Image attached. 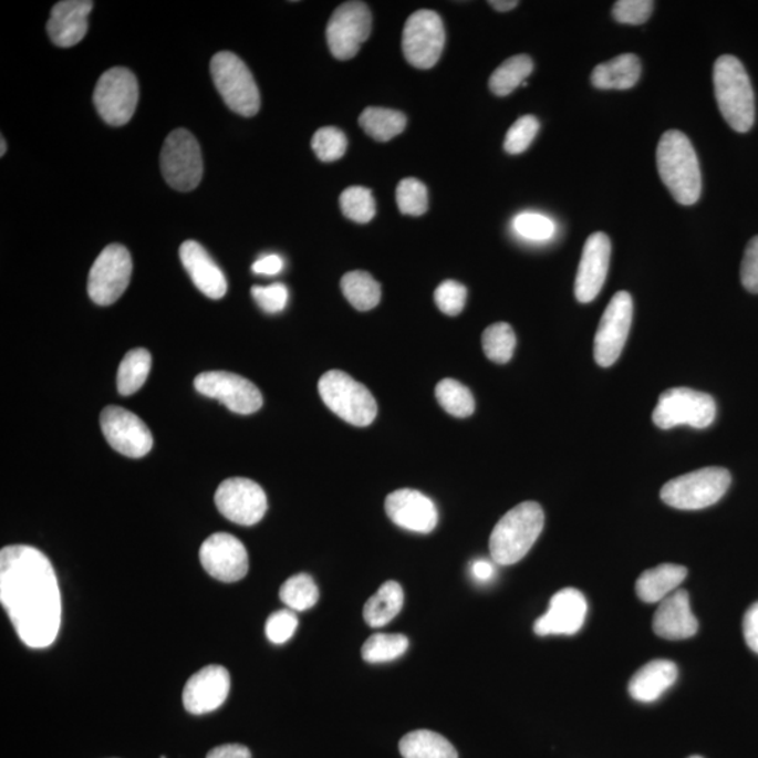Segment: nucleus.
Listing matches in <instances>:
<instances>
[{
  "instance_id": "nucleus-1",
  "label": "nucleus",
  "mask_w": 758,
  "mask_h": 758,
  "mask_svg": "<svg viewBox=\"0 0 758 758\" xmlns=\"http://www.w3.org/2000/svg\"><path fill=\"white\" fill-rule=\"evenodd\" d=\"M0 601L15 634L33 650H45L60 634L62 603L50 559L33 547L0 551Z\"/></svg>"
},
{
  "instance_id": "nucleus-2",
  "label": "nucleus",
  "mask_w": 758,
  "mask_h": 758,
  "mask_svg": "<svg viewBox=\"0 0 758 758\" xmlns=\"http://www.w3.org/2000/svg\"><path fill=\"white\" fill-rule=\"evenodd\" d=\"M658 176L682 206H693L703 191V177L692 141L682 131L671 129L658 141Z\"/></svg>"
},
{
  "instance_id": "nucleus-3",
  "label": "nucleus",
  "mask_w": 758,
  "mask_h": 758,
  "mask_svg": "<svg viewBox=\"0 0 758 758\" xmlns=\"http://www.w3.org/2000/svg\"><path fill=\"white\" fill-rule=\"evenodd\" d=\"M546 525L542 507L536 501H525L501 517L491 531L489 549L491 559L510 567L520 562L534 547Z\"/></svg>"
},
{
  "instance_id": "nucleus-4",
  "label": "nucleus",
  "mask_w": 758,
  "mask_h": 758,
  "mask_svg": "<svg viewBox=\"0 0 758 758\" xmlns=\"http://www.w3.org/2000/svg\"><path fill=\"white\" fill-rule=\"evenodd\" d=\"M715 97L725 122L736 133L755 125V93L744 64L734 55H723L714 65Z\"/></svg>"
},
{
  "instance_id": "nucleus-5",
  "label": "nucleus",
  "mask_w": 758,
  "mask_h": 758,
  "mask_svg": "<svg viewBox=\"0 0 758 758\" xmlns=\"http://www.w3.org/2000/svg\"><path fill=\"white\" fill-rule=\"evenodd\" d=\"M319 395L340 419L357 427L370 426L378 406L373 394L343 371H328L319 380Z\"/></svg>"
},
{
  "instance_id": "nucleus-6",
  "label": "nucleus",
  "mask_w": 758,
  "mask_h": 758,
  "mask_svg": "<svg viewBox=\"0 0 758 758\" xmlns=\"http://www.w3.org/2000/svg\"><path fill=\"white\" fill-rule=\"evenodd\" d=\"M730 484L728 469L700 468L668 480L661 490V498L667 506L678 510L707 509L724 498Z\"/></svg>"
},
{
  "instance_id": "nucleus-7",
  "label": "nucleus",
  "mask_w": 758,
  "mask_h": 758,
  "mask_svg": "<svg viewBox=\"0 0 758 758\" xmlns=\"http://www.w3.org/2000/svg\"><path fill=\"white\" fill-rule=\"evenodd\" d=\"M211 76L225 104L243 117H253L260 110V93L252 72L238 55L218 52L211 60Z\"/></svg>"
},
{
  "instance_id": "nucleus-8",
  "label": "nucleus",
  "mask_w": 758,
  "mask_h": 758,
  "mask_svg": "<svg viewBox=\"0 0 758 758\" xmlns=\"http://www.w3.org/2000/svg\"><path fill=\"white\" fill-rule=\"evenodd\" d=\"M716 417L713 396L692 388H671L658 396L652 419L658 428L671 430L677 426L707 428Z\"/></svg>"
},
{
  "instance_id": "nucleus-9",
  "label": "nucleus",
  "mask_w": 758,
  "mask_h": 758,
  "mask_svg": "<svg viewBox=\"0 0 758 758\" xmlns=\"http://www.w3.org/2000/svg\"><path fill=\"white\" fill-rule=\"evenodd\" d=\"M160 169L175 190L191 191L203 179V156L195 135L185 128L172 131L160 152Z\"/></svg>"
},
{
  "instance_id": "nucleus-10",
  "label": "nucleus",
  "mask_w": 758,
  "mask_h": 758,
  "mask_svg": "<svg viewBox=\"0 0 758 758\" xmlns=\"http://www.w3.org/2000/svg\"><path fill=\"white\" fill-rule=\"evenodd\" d=\"M138 98L137 77L127 68H113L104 72L93 94L97 113L113 127H122L133 118Z\"/></svg>"
},
{
  "instance_id": "nucleus-11",
  "label": "nucleus",
  "mask_w": 758,
  "mask_h": 758,
  "mask_svg": "<svg viewBox=\"0 0 758 758\" xmlns=\"http://www.w3.org/2000/svg\"><path fill=\"white\" fill-rule=\"evenodd\" d=\"M133 273V259L123 245L113 243L103 249L89 273L87 292L94 303L112 305L124 294Z\"/></svg>"
},
{
  "instance_id": "nucleus-12",
  "label": "nucleus",
  "mask_w": 758,
  "mask_h": 758,
  "mask_svg": "<svg viewBox=\"0 0 758 758\" xmlns=\"http://www.w3.org/2000/svg\"><path fill=\"white\" fill-rule=\"evenodd\" d=\"M446 30L440 15L433 10L413 13L405 24L402 49L412 66L430 70L442 59Z\"/></svg>"
},
{
  "instance_id": "nucleus-13",
  "label": "nucleus",
  "mask_w": 758,
  "mask_h": 758,
  "mask_svg": "<svg viewBox=\"0 0 758 758\" xmlns=\"http://www.w3.org/2000/svg\"><path fill=\"white\" fill-rule=\"evenodd\" d=\"M373 29V15L363 2H346L334 10L326 29L329 50L334 59L347 61L359 54Z\"/></svg>"
},
{
  "instance_id": "nucleus-14",
  "label": "nucleus",
  "mask_w": 758,
  "mask_h": 758,
  "mask_svg": "<svg viewBox=\"0 0 758 758\" xmlns=\"http://www.w3.org/2000/svg\"><path fill=\"white\" fill-rule=\"evenodd\" d=\"M632 318L634 301L630 292H616L601 316L594 338V359L600 367H611L620 359L629 339Z\"/></svg>"
},
{
  "instance_id": "nucleus-15",
  "label": "nucleus",
  "mask_w": 758,
  "mask_h": 758,
  "mask_svg": "<svg viewBox=\"0 0 758 758\" xmlns=\"http://www.w3.org/2000/svg\"><path fill=\"white\" fill-rule=\"evenodd\" d=\"M198 394L212 397L238 415H252L263 406L258 386L243 376L227 371H208L196 376Z\"/></svg>"
},
{
  "instance_id": "nucleus-16",
  "label": "nucleus",
  "mask_w": 758,
  "mask_h": 758,
  "mask_svg": "<svg viewBox=\"0 0 758 758\" xmlns=\"http://www.w3.org/2000/svg\"><path fill=\"white\" fill-rule=\"evenodd\" d=\"M216 505L219 513L235 525L255 526L268 511V496L252 479L229 478L218 486Z\"/></svg>"
},
{
  "instance_id": "nucleus-17",
  "label": "nucleus",
  "mask_w": 758,
  "mask_h": 758,
  "mask_svg": "<svg viewBox=\"0 0 758 758\" xmlns=\"http://www.w3.org/2000/svg\"><path fill=\"white\" fill-rule=\"evenodd\" d=\"M101 427L110 446L125 457L143 458L154 447V437L148 426L124 407H104Z\"/></svg>"
},
{
  "instance_id": "nucleus-18",
  "label": "nucleus",
  "mask_w": 758,
  "mask_h": 758,
  "mask_svg": "<svg viewBox=\"0 0 758 758\" xmlns=\"http://www.w3.org/2000/svg\"><path fill=\"white\" fill-rule=\"evenodd\" d=\"M200 562L210 577L225 583L239 582L249 571L248 551L227 532H217L203 542Z\"/></svg>"
},
{
  "instance_id": "nucleus-19",
  "label": "nucleus",
  "mask_w": 758,
  "mask_h": 758,
  "mask_svg": "<svg viewBox=\"0 0 758 758\" xmlns=\"http://www.w3.org/2000/svg\"><path fill=\"white\" fill-rule=\"evenodd\" d=\"M588 615V601L577 589L568 588L549 601L548 611L536 621L538 636L577 635L583 629Z\"/></svg>"
},
{
  "instance_id": "nucleus-20",
  "label": "nucleus",
  "mask_w": 758,
  "mask_h": 758,
  "mask_svg": "<svg viewBox=\"0 0 758 758\" xmlns=\"http://www.w3.org/2000/svg\"><path fill=\"white\" fill-rule=\"evenodd\" d=\"M231 689V676L227 668L210 665L193 674L183 689V705L191 715H206L218 709L227 700Z\"/></svg>"
},
{
  "instance_id": "nucleus-21",
  "label": "nucleus",
  "mask_w": 758,
  "mask_h": 758,
  "mask_svg": "<svg viewBox=\"0 0 758 758\" xmlns=\"http://www.w3.org/2000/svg\"><path fill=\"white\" fill-rule=\"evenodd\" d=\"M610 259V238L604 232L590 235L584 243L574 282V295L579 302L589 303L598 298L609 273Z\"/></svg>"
},
{
  "instance_id": "nucleus-22",
  "label": "nucleus",
  "mask_w": 758,
  "mask_h": 758,
  "mask_svg": "<svg viewBox=\"0 0 758 758\" xmlns=\"http://www.w3.org/2000/svg\"><path fill=\"white\" fill-rule=\"evenodd\" d=\"M385 510L397 527L405 528L407 531L428 534L437 527V507L419 490L392 491L385 500Z\"/></svg>"
},
{
  "instance_id": "nucleus-23",
  "label": "nucleus",
  "mask_w": 758,
  "mask_h": 758,
  "mask_svg": "<svg viewBox=\"0 0 758 758\" xmlns=\"http://www.w3.org/2000/svg\"><path fill=\"white\" fill-rule=\"evenodd\" d=\"M657 636L668 641L688 640L697 634L698 621L689 605V594L686 590H676L658 603L652 622Z\"/></svg>"
},
{
  "instance_id": "nucleus-24",
  "label": "nucleus",
  "mask_w": 758,
  "mask_h": 758,
  "mask_svg": "<svg viewBox=\"0 0 758 758\" xmlns=\"http://www.w3.org/2000/svg\"><path fill=\"white\" fill-rule=\"evenodd\" d=\"M92 9L91 0H64L56 3L46 23L52 43L62 49L81 43L87 33V18Z\"/></svg>"
},
{
  "instance_id": "nucleus-25",
  "label": "nucleus",
  "mask_w": 758,
  "mask_h": 758,
  "mask_svg": "<svg viewBox=\"0 0 758 758\" xmlns=\"http://www.w3.org/2000/svg\"><path fill=\"white\" fill-rule=\"evenodd\" d=\"M180 260L193 282L204 295L221 300L227 294L228 282L222 270L196 240H186L180 246Z\"/></svg>"
},
{
  "instance_id": "nucleus-26",
  "label": "nucleus",
  "mask_w": 758,
  "mask_h": 758,
  "mask_svg": "<svg viewBox=\"0 0 758 758\" xmlns=\"http://www.w3.org/2000/svg\"><path fill=\"white\" fill-rule=\"evenodd\" d=\"M678 668L671 661H652L632 676L629 692L640 703H655L677 682Z\"/></svg>"
},
{
  "instance_id": "nucleus-27",
  "label": "nucleus",
  "mask_w": 758,
  "mask_h": 758,
  "mask_svg": "<svg viewBox=\"0 0 758 758\" xmlns=\"http://www.w3.org/2000/svg\"><path fill=\"white\" fill-rule=\"evenodd\" d=\"M687 573V568L673 563H663L647 569L636 580L637 598L646 604L661 603L676 592L679 584L686 580Z\"/></svg>"
},
{
  "instance_id": "nucleus-28",
  "label": "nucleus",
  "mask_w": 758,
  "mask_h": 758,
  "mask_svg": "<svg viewBox=\"0 0 758 758\" xmlns=\"http://www.w3.org/2000/svg\"><path fill=\"white\" fill-rule=\"evenodd\" d=\"M641 61L635 54H622L594 68L592 83L601 91H626L641 77Z\"/></svg>"
},
{
  "instance_id": "nucleus-29",
  "label": "nucleus",
  "mask_w": 758,
  "mask_h": 758,
  "mask_svg": "<svg viewBox=\"0 0 758 758\" xmlns=\"http://www.w3.org/2000/svg\"><path fill=\"white\" fill-rule=\"evenodd\" d=\"M404 606V590L396 582H385L364 605V620L371 629L390 624Z\"/></svg>"
},
{
  "instance_id": "nucleus-30",
  "label": "nucleus",
  "mask_w": 758,
  "mask_h": 758,
  "mask_svg": "<svg viewBox=\"0 0 758 758\" xmlns=\"http://www.w3.org/2000/svg\"><path fill=\"white\" fill-rule=\"evenodd\" d=\"M399 750L404 758H458L457 750L446 737L426 729L402 737Z\"/></svg>"
},
{
  "instance_id": "nucleus-31",
  "label": "nucleus",
  "mask_w": 758,
  "mask_h": 758,
  "mask_svg": "<svg viewBox=\"0 0 758 758\" xmlns=\"http://www.w3.org/2000/svg\"><path fill=\"white\" fill-rule=\"evenodd\" d=\"M360 127L371 138L386 143L404 133L407 120L404 113L383 107H367L359 118Z\"/></svg>"
},
{
  "instance_id": "nucleus-32",
  "label": "nucleus",
  "mask_w": 758,
  "mask_h": 758,
  "mask_svg": "<svg viewBox=\"0 0 758 758\" xmlns=\"http://www.w3.org/2000/svg\"><path fill=\"white\" fill-rule=\"evenodd\" d=\"M532 71H534V61L530 56H511L491 73L489 89L496 96H509L517 87L526 85V80Z\"/></svg>"
},
{
  "instance_id": "nucleus-33",
  "label": "nucleus",
  "mask_w": 758,
  "mask_h": 758,
  "mask_svg": "<svg viewBox=\"0 0 758 758\" xmlns=\"http://www.w3.org/2000/svg\"><path fill=\"white\" fill-rule=\"evenodd\" d=\"M150 367L152 355L148 350L134 349L125 354L117 374L120 394L128 396L143 388L150 373Z\"/></svg>"
},
{
  "instance_id": "nucleus-34",
  "label": "nucleus",
  "mask_w": 758,
  "mask_h": 758,
  "mask_svg": "<svg viewBox=\"0 0 758 758\" xmlns=\"http://www.w3.org/2000/svg\"><path fill=\"white\" fill-rule=\"evenodd\" d=\"M340 285L355 310H373L381 301V285L365 271H350L343 276Z\"/></svg>"
},
{
  "instance_id": "nucleus-35",
  "label": "nucleus",
  "mask_w": 758,
  "mask_h": 758,
  "mask_svg": "<svg viewBox=\"0 0 758 758\" xmlns=\"http://www.w3.org/2000/svg\"><path fill=\"white\" fill-rule=\"evenodd\" d=\"M282 603L292 611H307L312 609L319 600V589L310 574L300 573L285 580L280 589Z\"/></svg>"
},
{
  "instance_id": "nucleus-36",
  "label": "nucleus",
  "mask_w": 758,
  "mask_h": 758,
  "mask_svg": "<svg viewBox=\"0 0 758 758\" xmlns=\"http://www.w3.org/2000/svg\"><path fill=\"white\" fill-rule=\"evenodd\" d=\"M482 346L486 357L496 364L509 363L516 349V333L506 322L495 323L484 332Z\"/></svg>"
},
{
  "instance_id": "nucleus-37",
  "label": "nucleus",
  "mask_w": 758,
  "mask_h": 758,
  "mask_svg": "<svg viewBox=\"0 0 758 758\" xmlns=\"http://www.w3.org/2000/svg\"><path fill=\"white\" fill-rule=\"evenodd\" d=\"M438 404L455 417H468L475 411L474 395L458 381L446 378L436 388Z\"/></svg>"
},
{
  "instance_id": "nucleus-38",
  "label": "nucleus",
  "mask_w": 758,
  "mask_h": 758,
  "mask_svg": "<svg viewBox=\"0 0 758 758\" xmlns=\"http://www.w3.org/2000/svg\"><path fill=\"white\" fill-rule=\"evenodd\" d=\"M409 640L401 634H375L365 641L362 656L368 663H386L405 655Z\"/></svg>"
},
{
  "instance_id": "nucleus-39",
  "label": "nucleus",
  "mask_w": 758,
  "mask_h": 758,
  "mask_svg": "<svg viewBox=\"0 0 758 758\" xmlns=\"http://www.w3.org/2000/svg\"><path fill=\"white\" fill-rule=\"evenodd\" d=\"M340 208L349 219L357 224H367L375 217L376 204L370 188L352 186L340 196Z\"/></svg>"
},
{
  "instance_id": "nucleus-40",
  "label": "nucleus",
  "mask_w": 758,
  "mask_h": 758,
  "mask_svg": "<svg viewBox=\"0 0 758 758\" xmlns=\"http://www.w3.org/2000/svg\"><path fill=\"white\" fill-rule=\"evenodd\" d=\"M396 203L404 216L420 217L428 208L427 188L422 181L407 177L397 185Z\"/></svg>"
},
{
  "instance_id": "nucleus-41",
  "label": "nucleus",
  "mask_w": 758,
  "mask_h": 758,
  "mask_svg": "<svg viewBox=\"0 0 758 758\" xmlns=\"http://www.w3.org/2000/svg\"><path fill=\"white\" fill-rule=\"evenodd\" d=\"M312 149L319 160L334 162L343 158L347 149V138L336 127L319 128L312 138Z\"/></svg>"
},
{
  "instance_id": "nucleus-42",
  "label": "nucleus",
  "mask_w": 758,
  "mask_h": 758,
  "mask_svg": "<svg viewBox=\"0 0 758 758\" xmlns=\"http://www.w3.org/2000/svg\"><path fill=\"white\" fill-rule=\"evenodd\" d=\"M540 131V122L534 116H525L517 120L507 131L505 150L510 155H520L530 148Z\"/></svg>"
},
{
  "instance_id": "nucleus-43",
  "label": "nucleus",
  "mask_w": 758,
  "mask_h": 758,
  "mask_svg": "<svg viewBox=\"0 0 758 758\" xmlns=\"http://www.w3.org/2000/svg\"><path fill=\"white\" fill-rule=\"evenodd\" d=\"M468 291L461 282L447 280L442 282L434 292L438 310L448 316H457L467 303Z\"/></svg>"
},
{
  "instance_id": "nucleus-44",
  "label": "nucleus",
  "mask_w": 758,
  "mask_h": 758,
  "mask_svg": "<svg viewBox=\"0 0 758 758\" xmlns=\"http://www.w3.org/2000/svg\"><path fill=\"white\" fill-rule=\"evenodd\" d=\"M516 232L530 240H548L555 233V224L537 212H522L515 218Z\"/></svg>"
},
{
  "instance_id": "nucleus-45",
  "label": "nucleus",
  "mask_w": 758,
  "mask_h": 758,
  "mask_svg": "<svg viewBox=\"0 0 758 758\" xmlns=\"http://www.w3.org/2000/svg\"><path fill=\"white\" fill-rule=\"evenodd\" d=\"M298 629V619L295 611L290 609L277 611V613L269 616L266 622V635H268L271 643L282 645L289 642L294 636Z\"/></svg>"
},
{
  "instance_id": "nucleus-46",
  "label": "nucleus",
  "mask_w": 758,
  "mask_h": 758,
  "mask_svg": "<svg viewBox=\"0 0 758 758\" xmlns=\"http://www.w3.org/2000/svg\"><path fill=\"white\" fill-rule=\"evenodd\" d=\"M655 3L651 0H620L613 8V18L621 24L641 25L650 20Z\"/></svg>"
},
{
  "instance_id": "nucleus-47",
  "label": "nucleus",
  "mask_w": 758,
  "mask_h": 758,
  "mask_svg": "<svg viewBox=\"0 0 758 758\" xmlns=\"http://www.w3.org/2000/svg\"><path fill=\"white\" fill-rule=\"evenodd\" d=\"M252 295L261 310L268 313L284 311L289 303V290L281 282L268 287L256 285L252 289Z\"/></svg>"
},
{
  "instance_id": "nucleus-48",
  "label": "nucleus",
  "mask_w": 758,
  "mask_h": 758,
  "mask_svg": "<svg viewBox=\"0 0 758 758\" xmlns=\"http://www.w3.org/2000/svg\"><path fill=\"white\" fill-rule=\"evenodd\" d=\"M740 280L745 289L758 294V237L752 238L741 261Z\"/></svg>"
},
{
  "instance_id": "nucleus-49",
  "label": "nucleus",
  "mask_w": 758,
  "mask_h": 758,
  "mask_svg": "<svg viewBox=\"0 0 758 758\" xmlns=\"http://www.w3.org/2000/svg\"><path fill=\"white\" fill-rule=\"evenodd\" d=\"M744 635L747 646L758 655V603L750 605L744 619Z\"/></svg>"
},
{
  "instance_id": "nucleus-50",
  "label": "nucleus",
  "mask_w": 758,
  "mask_h": 758,
  "mask_svg": "<svg viewBox=\"0 0 758 758\" xmlns=\"http://www.w3.org/2000/svg\"><path fill=\"white\" fill-rule=\"evenodd\" d=\"M282 268H284V261L279 255H268L256 260L252 270L259 276H276L280 273Z\"/></svg>"
},
{
  "instance_id": "nucleus-51",
  "label": "nucleus",
  "mask_w": 758,
  "mask_h": 758,
  "mask_svg": "<svg viewBox=\"0 0 758 758\" xmlns=\"http://www.w3.org/2000/svg\"><path fill=\"white\" fill-rule=\"evenodd\" d=\"M206 758H252V752L243 745L231 744L216 747Z\"/></svg>"
},
{
  "instance_id": "nucleus-52",
  "label": "nucleus",
  "mask_w": 758,
  "mask_h": 758,
  "mask_svg": "<svg viewBox=\"0 0 758 758\" xmlns=\"http://www.w3.org/2000/svg\"><path fill=\"white\" fill-rule=\"evenodd\" d=\"M470 573H473V577L475 580H477V582H490V580L495 577V564L486 561V559H478V561L473 563Z\"/></svg>"
},
{
  "instance_id": "nucleus-53",
  "label": "nucleus",
  "mask_w": 758,
  "mask_h": 758,
  "mask_svg": "<svg viewBox=\"0 0 758 758\" xmlns=\"http://www.w3.org/2000/svg\"><path fill=\"white\" fill-rule=\"evenodd\" d=\"M489 4L495 10H498V12H510V10L519 7V2H517V0H491Z\"/></svg>"
},
{
  "instance_id": "nucleus-54",
  "label": "nucleus",
  "mask_w": 758,
  "mask_h": 758,
  "mask_svg": "<svg viewBox=\"0 0 758 758\" xmlns=\"http://www.w3.org/2000/svg\"><path fill=\"white\" fill-rule=\"evenodd\" d=\"M0 145H2V149H0V156H4L8 149L7 139H4L3 137L0 138Z\"/></svg>"
},
{
  "instance_id": "nucleus-55",
  "label": "nucleus",
  "mask_w": 758,
  "mask_h": 758,
  "mask_svg": "<svg viewBox=\"0 0 758 758\" xmlns=\"http://www.w3.org/2000/svg\"><path fill=\"white\" fill-rule=\"evenodd\" d=\"M689 758H703V757H700V756H692V757H689Z\"/></svg>"
}]
</instances>
